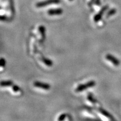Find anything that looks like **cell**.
<instances>
[{
	"label": "cell",
	"instance_id": "obj_14",
	"mask_svg": "<svg viewBox=\"0 0 121 121\" xmlns=\"http://www.w3.org/2000/svg\"><path fill=\"white\" fill-rule=\"evenodd\" d=\"M66 116H67L66 114H65V113H63V114L60 115V117H59V118H58V120L59 121L64 120V119H65V118L66 117Z\"/></svg>",
	"mask_w": 121,
	"mask_h": 121
},
{
	"label": "cell",
	"instance_id": "obj_12",
	"mask_svg": "<svg viewBox=\"0 0 121 121\" xmlns=\"http://www.w3.org/2000/svg\"><path fill=\"white\" fill-rule=\"evenodd\" d=\"M116 12H117V10H116L115 9H111V10H109V11L108 12V13H107V15H106V17H110V16H112V15H114L115 13H116Z\"/></svg>",
	"mask_w": 121,
	"mask_h": 121
},
{
	"label": "cell",
	"instance_id": "obj_9",
	"mask_svg": "<svg viewBox=\"0 0 121 121\" xmlns=\"http://www.w3.org/2000/svg\"><path fill=\"white\" fill-rule=\"evenodd\" d=\"M13 85V81L11 80H7V81H2L1 82V86L2 87H8Z\"/></svg>",
	"mask_w": 121,
	"mask_h": 121
},
{
	"label": "cell",
	"instance_id": "obj_15",
	"mask_svg": "<svg viewBox=\"0 0 121 121\" xmlns=\"http://www.w3.org/2000/svg\"><path fill=\"white\" fill-rule=\"evenodd\" d=\"M0 65H1V68L4 67L6 65V60L4 58H1L0 60Z\"/></svg>",
	"mask_w": 121,
	"mask_h": 121
},
{
	"label": "cell",
	"instance_id": "obj_11",
	"mask_svg": "<svg viewBox=\"0 0 121 121\" xmlns=\"http://www.w3.org/2000/svg\"><path fill=\"white\" fill-rule=\"evenodd\" d=\"M87 100H88L89 102L92 103L93 104H95L97 102V100L94 98L93 95H92L91 93L88 94V95H87Z\"/></svg>",
	"mask_w": 121,
	"mask_h": 121
},
{
	"label": "cell",
	"instance_id": "obj_10",
	"mask_svg": "<svg viewBox=\"0 0 121 121\" xmlns=\"http://www.w3.org/2000/svg\"><path fill=\"white\" fill-rule=\"evenodd\" d=\"M42 60L43 62V63L47 66H49L50 67V66H52L53 65L52 60H49V59L47 58H42Z\"/></svg>",
	"mask_w": 121,
	"mask_h": 121
},
{
	"label": "cell",
	"instance_id": "obj_16",
	"mask_svg": "<svg viewBox=\"0 0 121 121\" xmlns=\"http://www.w3.org/2000/svg\"><path fill=\"white\" fill-rule=\"evenodd\" d=\"M6 16H1V20H6Z\"/></svg>",
	"mask_w": 121,
	"mask_h": 121
},
{
	"label": "cell",
	"instance_id": "obj_5",
	"mask_svg": "<svg viewBox=\"0 0 121 121\" xmlns=\"http://www.w3.org/2000/svg\"><path fill=\"white\" fill-rule=\"evenodd\" d=\"M105 58L107 59V60H109L110 62H111L112 63H113L114 66H118L119 65H120V62L119 60H118V59L115 57L111 55L110 54H108L107 55H106Z\"/></svg>",
	"mask_w": 121,
	"mask_h": 121
},
{
	"label": "cell",
	"instance_id": "obj_2",
	"mask_svg": "<svg viewBox=\"0 0 121 121\" xmlns=\"http://www.w3.org/2000/svg\"><path fill=\"white\" fill-rule=\"evenodd\" d=\"M60 0H45V1H41L38 2L36 4V6L37 7H43L47 6L51 4H57L60 3Z\"/></svg>",
	"mask_w": 121,
	"mask_h": 121
},
{
	"label": "cell",
	"instance_id": "obj_3",
	"mask_svg": "<svg viewBox=\"0 0 121 121\" xmlns=\"http://www.w3.org/2000/svg\"><path fill=\"white\" fill-rule=\"evenodd\" d=\"M108 7L109 6L108 5L104 6L100 10L99 13H98L97 14L95 15L94 17V20L95 22H98L100 20V19H102V16L103 15L104 13H105L106 10L108 9Z\"/></svg>",
	"mask_w": 121,
	"mask_h": 121
},
{
	"label": "cell",
	"instance_id": "obj_8",
	"mask_svg": "<svg viewBox=\"0 0 121 121\" xmlns=\"http://www.w3.org/2000/svg\"><path fill=\"white\" fill-rule=\"evenodd\" d=\"M99 112L101 113V114L103 115V116H105V117L108 118H109L110 119H113V118L112 116L111 115H110L109 113L108 112L106 111L105 110H104L102 108H99Z\"/></svg>",
	"mask_w": 121,
	"mask_h": 121
},
{
	"label": "cell",
	"instance_id": "obj_4",
	"mask_svg": "<svg viewBox=\"0 0 121 121\" xmlns=\"http://www.w3.org/2000/svg\"><path fill=\"white\" fill-rule=\"evenodd\" d=\"M34 86L36 87H38V88H41L44 90H49L51 88V86L49 84L47 83L39 82V81H35L34 82Z\"/></svg>",
	"mask_w": 121,
	"mask_h": 121
},
{
	"label": "cell",
	"instance_id": "obj_1",
	"mask_svg": "<svg viewBox=\"0 0 121 121\" xmlns=\"http://www.w3.org/2000/svg\"><path fill=\"white\" fill-rule=\"evenodd\" d=\"M96 84V83L94 81H89L86 83V84H80L78 86V87H76L75 89V91L76 92H81L82 91H84L86 89L90 88V87H92L93 86H94Z\"/></svg>",
	"mask_w": 121,
	"mask_h": 121
},
{
	"label": "cell",
	"instance_id": "obj_6",
	"mask_svg": "<svg viewBox=\"0 0 121 121\" xmlns=\"http://www.w3.org/2000/svg\"><path fill=\"white\" fill-rule=\"evenodd\" d=\"M63 10L60 8L58 9H50L47 12L48 14L51 16H53V15H60L63 13Z\"/></svg>",
	"mask_w": 121,
	"mask_h": 121
},
{
	"label": "cell",
	"instance_id": "obj_17",
	"mask_svg": "<svg viewBox=\"0 0 121 121\" xmlns=\"http://www.w3.org/2000/svg\"><path fill=\"white\" fill-rule=\"evenodd\" d=\"M69 1H72V0H69Z\"/></svg>",
	"mask_w": 121,
	"mask_h": 121
},
{
	"label": "cell",
	"instance_id": "obj_7",
	"mask_svg": "<svg viewBox=\"0 0 121 121\" xmlns=\"http://www.w3.org/2000/svg\"><path fill=\"white\" fill-rule=\"evenodd\" d=\"M39 31L42 36V40L43 41L45 38V28L43 25L39 26Z\"/></svg>",
	"mask_w": 121,
	"mask_h": 121
},
{
	"label": "cell",
	"instance_id": "obj_13",
	"mask_svg": "<svg viewBox=\"0 0 121 121\" xmlns=\"http://www.w3.org/2000/svg\"><path fill=\"white\" fill-rule=\"evenodd\" d=\"M12 88H13V90L14 92H17L20 90V88L18 86L16 85H13L12 86Z\"/></svg>",
	"mask_w": 121,
	"mask_h": 121
}]
</instances>
